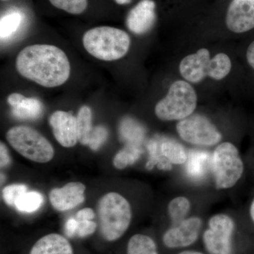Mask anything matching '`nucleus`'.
I'll list each match as a JSON object with an SVG mask.
<instances>
[{"mask_svg":"<svg viewBox=\"0 0 254 254\" xmlns=\"http://www.w3.org/2000/svg\"><path fill=\"white\" fill-rule=\"evenodd\" d=\"M95 217V213L93 209L86 208L82 209L76 213V220L78 221L82 220H92Z\"/></svg>","mask_w":254,"mask_h":254,"instance_id":"nucleus-30","label":"nucleus"},{"mask_svg":"<svg viewBox=\"0 0 254 254\" xmlns=\"http://www.w3.org/2000/svg\"><path fill=\"white\" fill-rule=\"evenodd\" d=\"M77 129L78 141L83 145H88L92 128V111L88 106H83L80 108L77 117Z\"/></svg>","mask_w":254,"mask_h":254,"instance_id":"nucleus-19","label":"nucleus"},{"mask_svg":"<svg viewBox=\"0 0 254 254\" xmlns=\"http://www.w3.org/2000/svg\"><path fill=\"white\" fill-rule=\"evenodd\" d=\"M117 4L120 5L128 4L131 2V0H115Z\"/></svg>","mask_w":254,"mask_h":254,"instance_id":"nucleus-33","label":"nucleus"},{"mask_svg":"<svg viewBox=\"0 0 254 254\" xmlns=\"http://www.w3.org/2000/svg\"><path fill=\"white\" fill-rule=\"evenodd\" d=\"M177 131L183 141L198 146H213L220 143L222 138L216 127L199 114H192L179 121Z\"/></svg>","mask_w":254,"mask_h":254,"instance_id":"nucleus-8","label":"nucleus"},{"mask_svg":"<svg viewBox=\"0 0 254 254\" xmlns=\"http://www.w3.org/2000/svg\"><path fill=\"white\" fill-rule=\"evenodd\" d=\"M0 165L1 168L7 167L11 163V158H10L9 150L6 148V145L2 142L0 143Z\"/></svg>","mask_w":254,"mask_h":254,"instance_id":"nucleus-28","label":"nucleus"},{"mask_svg":"<svg viewBox=\"0 0 254 254\" xmlns=\"http://www.w3.org/2000/svg\"><path fill=\"white\" fill-rule=\"evenodd\" d=\"M108 136V131L106 128L103 126L95 127L91 132L88 145L92 150H98L106 141Z\"/></svg>","mask_w":254,"mask_h":254,"instance_id":"nucleus-25","label":"nucleus"},{"mask_svg":"<svg viewBox=\"0 0 254 254\" xmlns=\"http://www.w3.org/2000/svg\"><path fill=\"white\" fill-rule=\"evenodd\" d=\"M55 7L68 14H81L88 7V0H49Z\"/></svg>","mask_w":254,"mask_h":254,"instance_id":"nucleus-23","label":"nucleus"},{"mask_svg":"<svg viewBox=\"0 0 254 254\" xmlns=\"http://www.w3.org/2000/svg\"><path fill=\"white\" fill-rule=\"evenodd\" d=\"M23 21V14L18 11H11L1 16L0 21L1 39H6L17 31Z\"/></svg>","mask_w":254,"mask_h":254,"instance_id":"nucleus-21","label":"nucleus"},{"mask_svg":"<svg viewBox=\"0 0 254 254\" xmlns=\"http://www.w3.org/2000/svg\"><path fill=\"white\" fill-rule=\"evenodd\" d=\"M53 134L60 145L71 148L78 141L77 120L68 112L55 111L49 119Z\"/></svg>","mask_w":254,"mask_h":254,"instance_id":"nucleus-11","label":"nucleus"},{"mask_svg":"<svg viewBox=\"0 0 254 254\" xmlns=\"http://www.w3.org/2000/svg\"><path fill=\"white\" fill-rule=\"evenodd\" d=\"M202 220L197 217L186 218L169 229L163 236V243L168 248H183L193 245L198 239Z\"/></svg>","mask_w":254,"mask_h":254,"instance_id":"nucleus-10","label":"nucleus"},{"mask_svg":"<svg viewBox=\"0 0 254 254\" xmlns=\"http://www.w3.org/2000/svg\"><path fill=\"white\" fill-rule=\"evenodd\" d=\"M226 24L230 31L243 33L254 28V0H233L227 10Z\"/></svg>","mask_w":254,"mask_h":254,"instance_id":"nucleus-12","label":"nucleus"},{"mask_svg":"<svg viewBox=\"0 0 254 254\" xmlns=\"http://www.w3.org/2000/svg\"><path fill=\"white\" fill-rule=\"evenodd\" d=\"M156 21L155 3L153 0H141L128 12L127 26L130 31L142 35L150 31Z\"/></svg>","mask_w":254,"mask_h":254,"instance_id":"nucleus-14","label":"nucleus"},{"mask_svg":"<svg viewBox=\"0 0 254 254\" xmlns=\"http://www.w3.org/2000/svg\"><path fill=\"white\" fill-rule=\"evenodd\" d=\"M190 209V200L185 196H177L169 203L168 212L173 222L179 223L187 218Z\"/></svg>","mask_w":254,"mask_h":254,"instance_id":"nucleus-22","label":"nucleus"},{"mask_svg":"<svg viewBox=\"0 0 254 254\" xmlns=\"http://www.w3.org/2000/svg\"><path fill=\"white\" fill-rule=\"evenodd\" d=\"M203 234L205 248L211 254H231L232 237L235 230L233 219L225 214L213 215Z\"/></svg>","mask_w":254,"mask_h":254,"instance_id":"nucleus-9","label":"nucleus"},{"mask_svg":"<svg viewBox=\"0 0 254 254\" xmlns=\"http://www.w3.org/2000/svg\"><path fill=\"white\" fill-rule=\"evenodd\" d=\"M179 254H203L200 253V252H194V251H185V252H182L181 253Z\"/></svg>","mask_w":254,"mask_h":254,"instance_id":"nucleus-34","label":"nucleus"},{"mask_svg":"<svg viewBox=\"0 0 254 254\" xmlns=\"http://www.w3.org/2000/svg\"><path fill=\"white\" fill-rule=\"evenodd\" d=\"M27 191V187L24 185H11L3 189L2 197L6 204L15 205L16 199L21 194Z\"/></svg>","mask_w":254,"mask_h":254,"instance_id":"nucleus-24","label":"nucleus"},{"mask_svg":"<svg viewBox=\"0 0 254 254\" xmlns=\"http://www.w3.org/2000/svg\"><path fill=\"white\" fill-rule=\"evenodd\" d=\"M78 229L76 235L79 237H86L94 233L96 230L97 224L92 220L78 221Z\"/></svg>","mask_w":254,"mask_h":254,"instance_id":"nucleus-27","label":"nucleus"},{"mask_svg":"<svg viewBox=\"0 0 254 254\" xmlns=\"http://www.w3.org/2000/svg\"><path fill=\"white\" fill-rule=\"evenodd\" d=\"M232 63L226 54L220 53L211 59L208 50L202 48L182 60L180 71L182 77L190 83H199L206 76L222 80L231 71Z\"/></svg>","mask_w":254,"mask_h":254,"instance_id":"nucleus-4","label":"nucleus"},{"mask_svg":"<svg viewBox=\"0 0 254 254\" xmlns=\"http://www.w3.org/2000/svg\"><path fill=\"white\" fill-rule=\"evenodd\" d=\"M43 200V195L39 192L26 191L18 197L14 205L19 211L33 213L41 208Z\"/></svg>","mask_w":254,"mask_h":254,"instance_id":"nucleus-20","label":"nucleus"},{"mask_svg":"<svg viewBox=\"0 0 254 254\" xmlns=\"http://www.w3.org/2000/svg\"><path fill=\"white\" fill-rule=\"evenodd\" d=\"M7 103L12 108L14 116L21 120H36L43 113V104L35 98H27L21 93L8 96Z\"/></svg>","mask_w":254,"mask_h":254,"instance_id":"nucleus-15","label":"nucleus"},{"mask_svg":"<svg viewBox=\"0 0 254 254\" xmlns=\"http://www.w3.org/2000/svg\"><path fill=\"white\" fill-rule=\"evenodd\" d=\"M6 140L11 146L24 158L46 163L55 155V150L49 141L37 130L27 126H16L8 130Z\"/></svg>","mask_w":254,"mask_h":254,"instance_id":"nucleus-7","label":"nucleus"},{"mask_svg":"<svg viewBox=\"0 0 254 254\" xmlns=\"http://www.w3.org/2000/svg\"><path fill=\"white\" fill-rule=\"evenodd\" d=\"M133 158H135L133 153L129 150H123L119 152L114 158V166L119 170H123L128 165L133 163Z\"/></svg>","mask_w":254,"mask_h":254,"instance_id":"nucleus-26","label":"nucleus"},{"mask_svg":"<svg viewBox=\"0 0 254 254\" xmlns=\"http://www.w3.org/2000/svg\"><path fill=\"white\" fill-rule=\"evenodd\" d=\"M127 254H158L156 244L151 237L137 234L128 241Z\"/></svg>","mask_w":254,"mask_h":254,"instance_id":"nucleus-17","label":"nucleus"},{"mask_svg":"<svg viewBox=\"0 0 254 254\" xmlns=\"http://www.w3.org/2000/svg\"><path fill=\"white\" fill-rule=\"evenodd\" d=\"M212 163L215 187L218 190L232 188L245 174L243 159L236 145L230 142H223L216 147Z\"/></svg>","mask_w":254,"mask_h":254,"instance_id":"nucleus-6","label":"nucleus"},{"mask_svg":"<svg viewBox=\"0 0 254 254\" xmlns=\"http://www.w3.org/2000/svg\"><path fill=\"white\" fill-rule=\"evenodd\" d=\"M247 60L251 67L254 70V41L249 46L247 50Z\"/></svg>","mask_w":254,"mask_h":254,"instance_id":"nucleus-31","label":"nucleus"},{"mask_svg":"<svg viewBox=\"0 0 254 254\" xmlns=\"http://www.w3.org/2000/svg\"><path fill=\"white\" fill-rule=\"evenodd\" d=\"M131 40L128 33L120 28L99 26L88 30L83 36L86 51L96 59L115 61L125 57Z\"/></svg>","mask_w":254,"mask_h":254,"instance_id":"nucleus-2","label":"nucleus"},{"mask_svg":"<svg viewBox=\"0 0 254 254\" xmlns=\"http://www.w3.org/2000/svg\"><path fill=\"white\" fill-rule=\"evenodd\" d=\"M86 187L78 182H69L62 188H55L50 192L49 199L53 208L66 211L78 206L85 200Z\"/></svg>","mask_w":254,"mask_h":254,"instance_id":"nucleus-13","label":"nucleus"},{"mask_svg":"<svg viewBox=\"0 0 254 254\" xmlns=\"http://www.w3.org/2000/svg\"><path fill=\"white\" fill-rule=\"evenodd\" d=\"M16 68L23 77L46 88L62 86L71 72L69 61L63 50L47 44L23 48L16 58Z\"/></svg>","mask_w":254,"mask_h":254,"instance_id":"nucleus-1","label":"nucleus"},{"mask_svg":"<svg viewBox=\"0 0 254 254\" xmlns=\"http://www.w3.org/2000/svg\"><path fill=\"white\" fill-rule=\"evenodd\" d=\"M197 95L188 82H174L166 96L155 105V113L163 121H180L193 114L196 108Z\"/></svg>","mask_w":254,"mask_h":254,"instance_id":"nucleus-5","label":"nucleus"},{"mask_svg":"<svg viewBox=\"0 0 254 254\" xmlns=\"http://www.w3.org/2000/svg\"><path fill=\"white\" fill-rule=\"evenodd\" d=\"M30 254H73V252L67 239L59 234L52 233L37 241Z\"/></svg>","mask_w":254,"mask_h":254,"instance_id":"nucleus-16","label":"nucleus"},{"mask_svg":"<svg viewBox=\"0 0 254 254\" xmlns=\"http://www.w3.org/2000/svg\"><path fill=\"white\" fill-rule=\"evenodd\" d=\"M98 213L100 233L108 242H114L123 237L131 224V205L125 197L116 192H110L100 198Z\"/></svg>","mask_w":254,"mask_h":254,"instance_id":"nucleus-3","label":"nucleus"},{"mask_svg":"<svg viewBox=\"0 0 254 254\" xmlns=\"http://www.w3.org/2000/svg\"><path fill=\"white\" fill-rule=\"evenodd\" d=\"M1 1H9V0H1Z\"/></svg>","mask_w":254,"mask_h":254,"instance_id":"nucleus-35","label":"nucleus"},{"mask_svg":"<svg viewBox=\"0 0 254 254\" xmlns=\"http://www.w3.org/2000/svg\"><path fill=\"white\" fill-rule=\"evenodd\" d=\"M78 223V220L73 218L68 219L65 223V233L68 237H73L76 235Z\"/></svg>","mask_w":254,"mask_h":254,"instance_id":"nucleus-29","label":"nucleus"},{"mask_svg":"<svg viewBox=\"0 0 254 254\" xmlns=\"http://www.w3.org/2000/svg\"><path fill=\"white\" fill-rule=\"evenodd\" d=\"M249 216H250L251 222L254 225V195L251 200L250 207H249Z\"/></svg>","mask_w":254,"mask_h":254,"instance_id":"nucleus-32","label":"nucleus"},{"mask_svg":"<svg viewBox=\"0 0 254 254\" xmlns=\"http://www.w3.org/2000/svg\"><path fill=\"white\" fill-rule=\"evenodd\" d=\"M162 153L172 163L182 165L187 160L186 150L181 143L172 138H165L161 143Z\"/></svg>","mask_w":254,"mask_h":254,"instance_id":"nucleus-18","label":"nucleus"}]
</instances>
